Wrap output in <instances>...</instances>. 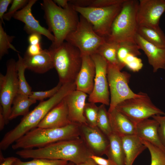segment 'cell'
I'll return each instance as SVG.
<instances>
[{
  "label": "cell",
  "instance_id": "1",
  "mask_svg": "<svg viewBox=\"0 0 165 165\" xmlns=\"http://www.w3.org/2000/svg\"><path fill=\"white\" fill-rule=\"evenodd\" d=\"M16 154L24 159L63 160L76 165L86 162L92 154L80 137L57 142L41 148L22 149L17 151Z\"/></svg>",
  "mask_w": 165,
  "mask_h": 165
},
{
  "label": "cell",
  "instance_id": "2",
  "mask_svg": "<svg viewBox=\"0 0 165 165\" xmlns=\"http://www.w3.org/2000/svg\"><path fill=\"white\" fill-rule=\"evenodd\" d=\"M69 4L68 8L63 9L51 0H44L41 3L48 29L53 33L55 38L50 47L60 46L68 35L76 29L78 24V13Z\"/></svg>",
  "mask_w": 165,
  "mask_h": 165
},
{
  "label": "cell",
  "instance_id": "3",
  "mask_svg": "<svg viewBox=\"0 0 165 165\" xmlns=\"http://www.w3.org/2000/svg\"><path fill=\"white\" fill-rule=\"evenodd\" d=\"M80 125L71 123L58 128L38 127L17 140L12 147L14 150L38 148L59 141L75 139L80 137Z\"/></svg>",
  "mask_w": 165,
  "mask_h": 165
},
{
  "label": "cell",
  "instance_id": "4",
  "mask_svg": "<svg viewBox=\"0 0 165 165\" xmlns=\"http://www.w3.org/2000/svg\"><path fill=\"white\" fill-rule=\"evenodd\" d=\"M48 50L59 82L62 85L75 82L82 64V55L79 50L66 42L57 47H50Z\"/></svg>",
  "mask_w": 165,
  "mask_h": 165
},
{
  "label": "cell",
  "instance_id": "5",
  "mask_svg": "<svg viewBox=\"0 0 165 165\" xmlns=\"http://www.w3.org/2000/svg\"><path fill=\"white\" fill-rule=\"evenodd\" d=\"M139 1L125 0L115 19L106 40L119 43L136 42L135 37L138 27L137 12Z\"/></svg>",
  "mask_w": 165,
  "mask_h": 165
},
{
  "label": "cell",
  "instance_id": "6",
  "mask_svg": "<svg viewBox=\"0 0 165 165\" xmlns=\"http://www.w3.org/2000/svg\"><path fill=\"white\" fill-rule=\"evenodd\" d=\"M76 29L67 36L66 42L78 48L82 55L91 56L96 53L100 47L106 40L94 30L91 25L80 15Z\"/></svg>",
  "mask_w": 165,
  "mask_h": 165
},
{
  "label": "cell",
  "instance_id": "7",
  "mask_svg": "<svg viewBox=\"0 0 165 165\" xmlns=\"http://www.w3.org/2000/svg\"><path fill=\"white\" fill-rule=\"evenodd\" d=\"M123 3L104 7L73 6L78 13L91 25L97 35L106 38L115 19L121 10Z\"/></svg>",
  "mask_w": 165,
  "mask_h": 165
},
{
  "label": "cell",
  "instance_id": "8",
  "mask_svg": "<svg viewBox=\"0 0 165 165\" xmlns=\"http://www.w3.org/2000/svg\"><path fill=\"white\" fill-rule=\"evenodd\" d=\"M138 94L136 97L120 102L116 108L135 123L154 115L165 114L154 104L146 93L140 92Z\"/></svg>",
  "mask_w": 165,
  "mask_h": 165
},
{
  "label": "cell",
  "instance_id": "9",
  "mask_svg": "<svg viewBox=\"0 0 165 165\" xmlns=\"http://www.w3.org/2000/svg\"><path fill=\"white\" fill-rule=\"evenodd\" d=\"M121 70L119 67L108 63L107 76L110 94L108 112H111L123 101L139 94L134 92L128 85L130 74Z\"/></svg>",
  "mask_w": 165,
  "mask_h": 165
},
{
  "label": "cell",
  "instance_id": "10",
  "mask_svg": "<svg viewBox=\"0 0 165 165\" xmlns=\"http://www.w3.org/2000/svg\"><path fill=\"white\" fill-rule=\"evenodd\" d=\"M18 92L16 62L11 59L7 63L6 74H0V105L2 107L6 125L9 121L12 105Z\"/></svg>",
  "mask_w": 165,
  "mask_h": 165
},
{
  "label": "cell",
  "instance_id": "11",
  "mask_svg": "<svg viewBox=\"0 0 165 165\" xmlns=\"http://www.w3.org/2000/svg\"><path fill=\"white\" fill-rule=\"evenodd\" d=\"M90 56L95 64L96 72L94 88L89 95L88 101L89 102L109 105L110 94L107 76L108 63L97 53Z\"/></svg>",
  "mask_w": 165,
  "mask_h": 165
},
{
  "label": "cell",
  "instance_id": "12",
  "mask_svg": "<svg viewBox=\"0 0 165 165\" xmlns=\"http://www.w3.org/2000/svg\"><path fill=\"white\" fill-rule=\"evenodd\" d=\"M165 12V0H140L137 12L138 25L159 27L160 20Z\"/></svg>",
  "mask_w": 165,
  "mask_h": 165
},
{
  "label": "cell",
  "instance_id": "13",
  "mask_svg": "<svg viewBox=\"0 0 165 165\" xmlns=\"http://www.w3.org/2000/svg\"><path fill=\"white\" fill-rule=\"evenodd\" d=\"M80 137L92 154L100 156L105 155L109 145V139L97 127L80 124Z\"/></svg>",
  "mask_w": 165,
  "mask_h": 165
},
{
  "label": "cell",
  "instance_id": "14",
  "mask_svg": "<svg viewBox=\"0 0 165 165\" xmlns=\"http://www.w3.org/2000/svg\"><path fill=\"white\" fill-rule=\"evenodd\" d=\"M37 1L29 0L24 7L16 12L13 17L24 23V29L28 34L37 33L43 35L53 43L55 40L53 35L48 29L41 26L38 21L35 18L32 14V7Z\"/></svg>",
  "mask_w": 165,
  "mask_h": 165
},
{
  "label": "cell",
  "instance_id": "15",
  "mask_svg": "<svg viewBox=\"0 0 165 165\" xmlns=\"http://www.w3.org/2000/svg\"><path fill=\"white\" fill-rule=\"evenodd\" d=\"M95 72V64L91 56L82 55L81 67L75 81L76 90L90 95L94 88Z\"/></svg>",
  "mask_w": 165,
  "mask_h": 165
},
{
  "label": "cell",
  "instance_id": "16",
  "mask_svg": "<svg viewBox=\"0 0 165 165\" xmlns=\"http://www.w3.org/2000/svg\"><path fill=\"white\" fill-rule=\"evenodd\" d=\"M76 90L68 94L64 98L68 108V118L72 123L87 124L84 115V109L87 95Z\"/></svg>",
  "mask_w": 165,
  "mask_h": 165
},
{
  "label": "cell",
  "instance_id": "17",
  "mask_svg": "<svg viewBox=\"0 0 165 165\" xmlns=\"http://www.w3.org/2000/svg\"><path fill=\"white\" fill-rule=\"evenodd\" d=\"M135 41L147 56L154 72L160 69L165 70V49L159 48L148 42L137 33Z\"/></svg>",
  "mask_w": 165,
  "mask_h": 165
},
{
  "label": "cell",
  "instance_id": "18",
  "mask_svg": "<svg viewBox=\"0 0 165 165\" xmlns=\"http://www.w3.org/2000/svg\"><path fill=\"white\" fill-rule=\"evenodd\" d=\"M71 123L69 119L68 108L64 98L46 114L38 127L58 128L65 126Z\"/></svg>",
  "mask_w": 165,
  "mask_h": 165
},
{
  "label": "cell",
  "instance_id": "19",
  "mask_svg": "<svg viewBox=\"0 0 165 165\" xmlns=\"http://www.w3.org/2000/svg\"><path fill=\"white\" fill-rule=\"evenodd\" d=\"M159 127L158 123L153 118L144 119L136 123L135 134L141 140L165 150L159 137Z\"/></svg>",
  "mask_w": 165,
  "mask_h": 165
},
{
  "label": "cell",
  "instance_id": "20",
  "mask_svg": "<svg viewBox=\"0 0 165 165\" xmlns=\"http://www.w3.org/2000/svg\"><path fill=\"white\" fill-rule=\"evenodd\" d=\"M108 115L112 133L120 137L135 134L136 123L125 115L116 108Z\"/></svg>",
  "mask_w": 165,
  "mask_h": 165
},
{
  "label": "cell",
  "instance_id": "21",
  "mask_svg": "<svg viewBox=\"0 0 165 165\" xmlns=\"http://www.w3.org/2000/svg\"><path fill=\"white\" fill-rule=\"evenodd\" d=\"M23 58L26 69L36 73H44L54 68L52 57L48 50H43L41 53L34 56L25 54Z\"/></svg>",
  "mask_w": 165,
  "mask_h": 165
},
{
  "label": "cell",
  "instance_id": "22",
  "mask_svg": "<svg viewBox=\"0 0 165 165\" xmlns=\"http://www.w3.org/2000/svg\"><path fill=\"white\" fill-rule=\"evenodd\" d=\"M121 138L125 156V165H132L136 158L147 147L135 134Z\"/></svg>",
  "mask_w": 165,
  "mask_h": 165
},
{
  "label": "cell",
  "instance_id": "23",
  "mask_svg": "<svg viewBox=\"0 0 165 165\" xmlns=\"http://www.w3.org/2000/svg\"><path fill=\"white\" fill-rule=\"evenodd\" d=\"M108 138L109 145L105 155L114 165H125V156L121 138L113 133Z\"/></svg>",
  "mask_w": 165,
  "mask_h": 165
},
{
  "label": "cell",
  "instance_id": "24",
  "mask_svg": "<svg viewBox=\"0 0 165 165\" xmlns=\"http://www.w3.org/2000/svg\"><path fill=\"white\" fill-rule=\"evenodd\" d=\"M36 101L29 96L18 93L13 102L9 116V120L19 116L26 115L29 112L30 106L36 103Z\"/></svg>",
  "mask_w": 165,
  "mask_h": 165
},
{
  "label": "cell",
  "instance_id": "25",
  "mask_svg": "<svg viewBox=\"0 0 165 165\" xmlns=\"http://www.w3.org/2000/svg\"><path fill=\"white\" fill-rule=\"evenodd\" d=\"M137 33L151 43L165 49V35L160 27L153 28L138 25Z\"/></svg>",
  "mask_w": 165,
  "mask_h": 165
},
{
  "label": "cell",
  "instance_id": "26",
  "mask_svg": "<svg viewBox=\"0 0 165 165\" xmlns=\"http://www.w3.org/2000/svg\"><path fill=\"white\" fill-rule=\"evenodd\" d=\"M118 43L106 40L98 49L97 53L106 60L108 64L119 67L121 70L124 68L119 62L117 57Z\"/></svg>",
  "mask_w": 165,
  "mask_h": 165
},
{
  "label": "cell",
  "instance_id": "27",
  "mask_svg": "<svg viewBox=\"0 0 165 165\" xmlns=\"http://www.w3.org/2000/svg\"><path fill=\"white\" fill-rule=\"evenodd\" d=\"M18 60L16 62V69L18 83V93L29 96L32 91L31 87L25 78L24 72L26 68L24 65L23 57L18 53Z\"/></svg>",
  "mask_w": 165,
  "mask_h": 165
},
{
  "label": "cell",
  "instance_id": "28",
  "mask_svg": "<svg viewBox=\"0 0 165 165\" xmlns=\"http://www.w3.org/2000/svg\"><path fill=\"white\" fill-rule=\"evenodd\" d=\"M119 44L117 57L119 62L123 67L125 66V60L128 54H131L138 56L141 54L139 47L136 42H126Z\"/></svg>",
  "mask_w": 165,
  "mask_h": 165
},
{
  "label": "cell",
  "instance_id": "29",
  "mask_svg": "<svg viewBox=\"0 0 165 165\" xmlns=\"http://www.w3.org/2000/svg\"><path fill=\"white\" fill-rule=\"evenodd\" d=\"M97 127L108 137L112 132L111 127L108 111L105 105L101 104L98 107Z\"/></svg>",
  "mask_w": 165,
  "mask_h": 165
},
{
  "label": "cell",
  "instance_id": "30",
  "mask_svg": "<svg viewBox=\"0 0 165 165\" xmlns=\"http://www.w3.org/2000/svg\"><path fill=\"white\" fill-rule=\"evenodd\" d=\"M141 140L150 153L151 159L150 165H165V150L148 141Z\"/></svg>",
  "mask_w": 165,
  "mask_h": 165
},
{
  "label": "cell",
  "instance_id": "31",
  "mask_svg": "<svg viewBox=\"0 0 165 165\" xmlns=\"http://www.w3.org/2000/svg\"><path fill=\"white\" fill-rule=\"evenodd\" d=\"M14 37L8 35L5 31L2 26V22H0V58L8 53V49H11L19 53L11 42Z\"/></svg>",
  "mask_w": 165,
  "mask_h": 165
},
{
  "label": "cell",
  "instance_id": "32",
  "mask_svg": "<svg viewBox=\"0 0 165 165\" xmlns=\"http://www.w3.org/2000/svg\"><path fill=\"white\" fill-rule=\"evenodd\" d=\"M68 162L63 160L45 158H35L30 161H23L17 158L12 165H65Z\"/></svg>",
  "mask_w": 165,
  "mask_h": 165
},
{
  "label": "cell",
  "instance_id": "33",
  "mask_svg": "<svg viewBox=\"0 0 165 165\" xmlns=\"http://www.w3.org/2000/svg\"><path fill=\"white\" fill-rule=\"evenodd\" d=\"M98 111V107L95 103H86L84 109V115L89 126L92 127H97Z\"/></svg>",
  "mask_w": 165,
  "mask_h": 165
},
{
  "label": "cell",
  "instance_id": "34",
  "mask_svg": "<svg viewBox=\"0 0 165 165\" xmlns=\"http://www.w3.org/2000/svg\"><path fill=\"white\" fill-rule=\"evenodd\" d=\"M62 85V84L59 82L56 86L50 90L44 91H32L29 97L36 101H43L45 99L50 98L53 96L59 91Z\"/></svg>",
  "mask_w": 165,
  "mask_h": 165
},
{
  "label": "cell",
  "instance_id": "35",
  "mask_svg": "<svg viewBox=\"0 0 165 165\" xmlns=\"http://www.w3.org/2000/svg\"><path fill=\"white\" fill-rule=\"evenodd\" d=\"M124 63L125 66L133 72H138L142 68L143 64L142 60L137 56L129 54L126 57Z\"/></svg>",
  "mask_w": 165,
  "mask_h": 165
},
{
  "label": "cell",
  "instance_id": "36",
  "mask_svg": "<svg viewBox=\"0 0 165 165\" xmlns=\"http://www.w3.org/2000/svg\"><path fill=\"white\" fill-rule=\"evenodd\" d=\"M29 1L27 0H13L11 6L8 12L4 15L3 19L9 21L17 10L24 7L28 3Z\"/></svg>",
  "mask_w": 165,
  "mask_h": 165
},
{
  "label": "cell",
  "instance_id": "37",
  "mask_svg": "<svg viewBox=\"0 0 165 165\" xmlns=\"http://www.w3.org/2000/svg\"><path fill=\"white\" fill-rule=\"evenodd\" d=\"M152 117L157 121L159 124L158 129L159 137L162 144L165 148V114L154 115Z\"/></svg>",
  "mask_w": 165,
  "mask_h": 165
},
{
  "label": "cell",
  "instance_id": "38",
  "mask_svg": "<svg viewBox=\"0 0 165 165\" xmlns=\"http://www.w3.org/2000/svg\"><path fill=\"white\" fill-rule=\"evenodd\" d=\"M125 0H93L88 7H104L123 3Z\"/></svg>",
  "mask_w": 165,
  "mask_h": 165
},
{
  "label": "cell",
  "instance_id": "39",
  "mask_svg": "<svg viewBox=\"0 0 165 165\" xmlns=\"http://www.w3.org/2000/svg\"><path fill=\"white\" fill-rule=\"evenodd\" d=\"M43 50L41 43L30 45L27 48L25 54L30 56H34L41 53Z\"/></svg>",
  "mask_w": 165,
  "mask_h": 165
},
{
  "label": "cell",
  "instance_id": "40",
  "mask_svg": "<svg viewBox=\"0 0 165 165\" xmlns=\"http://www.w3.org/2000/svg\"><path fill=\"white\" fill-rule=\"evenodd\" d=\"M97 165H114L112 161L109 159H106L100 156L92 154L90 156Z\"/></svg>",
  "mask_w": 165,
  "mask_h": 165
},
{
  "label": "cell",
  "instance_id": "41",
  "mask_svg": "<svg viewBox=\"0 0 165 165\" xmlns=\"http://www.w3.org/2000/svg\"><path fill=\"white\" fill-rule=\"evenodd\" d=\"M93 0H69V2L74 6L86 7L91 4Z\"/></svg>",
  "mask_w": 165,
  "mask_h": 165
},
{
  "label": "cell",
  "instance_id": "42",
  "mask_svg": "<svg viewBox=\"0 0 165 165\" xmlns=\"http://www.w3.org/2000/svg\"><path fill=\"white\" fill-rule=\"evenodd\" d=\"M12 2V0H0V18L1 21L3 22V16L7 10L9 5Z\"/></svg>",
  "mask_w": 165,
  "mask_h": 165
},
{
  "label": "cell",
  "instance_id": "43",
  "mask_svg": "<svg viewBox=\"0 0 165 165\" xmlns=\"http://www.w3.org/2000/svg\"><path fill=\"white\" fill-rule=\"evenodd\" d=\"M41 35L37 33H33L30 34L28 38L30 45H36L41 43Z\"/></svg>",
  "mask_w": 165,
  "mask_h": 165
},
{
  "label": "cell",
  "instance_id": "44",
  "mask_svg": "<svg viewBox=\"0 0 165 165\" xmlns=\"http://www.w3.org/2000/svg\"><path fill=\"white\" fill-rule=\"evenodd\" d=\"M17 158L13 156L4 158L0 160V165H12Z\"/></svg>",
  "mask_w": 165,
  "mask_h": 165
},
{
  "label": "cell",
  "instance_id": "45",
  "mask_svg": "<svg viewBox=\"0 0 165 165\" xmlns=\"http://www.w3.org/2000/svg\"><path fill=\"white\" fill-rule=\"evenodd\" d=\"M53 1L57 6L63 9L68 8L70 5L69 0H54Z\"/></svg>",
  "mask_w": 165,
  "mask_h": 165
},
{
  "label": "cell",
  "instance_id": "46",
  "mask_svg": "<svg viewBox=\"0 0 165 165\" xmlns=\"http://www.w3.org/2000/svg\"><path fill=\"white\" fill-rule=\"evenodd\" d=\"M6 125L5 119L3 115V110L2 107L0 105V130H2Z\"/></svg>",
  "mask_w": 165,
  "mask_h": 165
},
{
  "label": "cell",
  "instance_id": "47",
  "mask_svg": "<svg viewBox=\"0 0 165 165\" xmlns=\"http://www.w3.org/2000/svg\"><path fill=\"white\" fill-rule=\"evenodd\" d=\"M75 165H97L90 158L86 162L80 164Z\"/></svg>",
  "mask_w": 165,
  "mask_h": 165
},
{
  "label": "cell",
  "instance_id": "48",
  "mask_svg": "<svg viewBox=\"0 0 165 165\" xmlns=\"http://www.w3.org/2000/svg\"><path fill=\"white\" fill-rule=\"evenodd\" d=\"M65 165H75V164L74 163L71 162H68Z\"/></svg>",
  "mask_w": 165,
  "mask_h": 165
}]
</instances>
